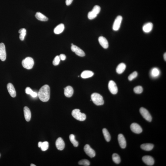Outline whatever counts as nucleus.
I'll return each instance as SVG.
<instances>
[{
  "instance_id": "412c9836",
  "label": "nucleus",
  "mask_w": 166,
  "mask_h": 166,
  "mask_svg": "<svg viewBox=\"0 0 166 166\" xmlns=\"http://www.w3.org/2000/svg\"><path fill=\"white\" fill-rule=\"evenodd\" d=\"M160 72L159 70L157 68H153L150 72L151 76L153 78H157L160 75Z\"/></svg>"
},
{
  "instance_id": "a878e982",
  "label": "nucleus",
  "mask_w": 166,
  "mask_h": 166,
  "mask_svg": "<svg viewBox=\"0 0 166 166\" xmlns=\"http://www.w3.org/2000/svg\"><path fill=\"white\" fill-rule=\"evenodd\" d=\"M37 19L42 21H47L48 19L46 16L40 12H37L35 15Z\"/></svg>"
},
{
  "instance_id": "aec40b11",
  "label": "nucleus",
  "mask_w": 166,
  "mask_h": 166,
  "mask_svg": "<svg viewBox=\"0 0 166 166\" xmlns=\"http://www.w3.org/2000/svg\"><path fill=\"white\" fill-rule=\"evenodd\" d=\"M24 111L25 118L27 121L29 122L31 118L30 110L27 107L25 106L24 107Z\"/></svg>"
},
{
  "instance_id": "c9c22d12",
  "label": "nucleus",
  "mask_w": 166,
  "mask_h": 166,
  "mask_svg": "<svg viewBox=\"0 0 166 166\" xmlns=\"http://www.w3.org/2000/svg\"><path fill=\"white\" fill-rule=\"evenodd\" d=\"M138 75V73L136 71H134L129 76L128 79L130 81H132L136 77H137Z\"/></svg>"
},
{
  "instance_id": "473e14b6",
  "label": "nucleus",
  "mask_w": 166,
  "mask_h": 166,
  "mask_svg": "<svg viewBox=\"0 0 166 166\" xmlns=\"http://www.w3.org/2000/svg\"><path fill=\"white\" fill-rule=\"evenodd\" d=\"M134 92L136 94H140L142 93L143 91V89L142 86H138L136 87L133 89Z\"/></svg>"
},
{
  "instance_id": "b1692460",
  "label": "nucleus",
  "mask_w": 166,
  "mask_h": 166,
  "mask_svg": "<svg viewBox=\"0 0 166 166\" xmlns=\"http://www.w3.org/2000/svg\"><path fill=\"white\" fill-rule=\"evenodd\" d=\"M65 28L64 25L60 24L55 28L54 29V32L56 34H59L62 33Z\"/></svg>"
},
{
  "instance_id": "4be33fe9",
  "label": "nucleus",
  "mask_w": 166,
  "mask_h": 166,
  "mask_svg": "<svg viewBox=\"0 0 166 166\" xmlns=\"http://www.w3.org/2000/svg\"><path fill=\"white\" fill-rule=\"evenodd\" d=\"M94 75V73L90 71H85L82 72L81 76L82 78L87 79L93 76Z\"/></svg>"
},
{
  "instance_id": "cd10ccee",
  "label": "nucleus",
  "mask_w": 166,
  "mask_h": 166,
  "mask_svg": "<svg viewBox=\"0 0 166 166\" xmlns=\"http://www.w3.org/2000/svg\"><path fill=\"white\" fill-rule=\"evenodd\" d=\"M25 91L26 94H30L32 97H35L37 96V93L34 92L30 87H28L26 88Z\"/></svg>"
},
{
  "instance_id": "c85d7f7f",
  "label": "nucleus",
  "mask_w": 166,
  "mask_h": 166,
  "mask_svg": "<svg viewBox=\"0 0 166 166\" xmlns=\"http://www.w3.org/2000/svg\"><path fill=\"white\" fill-rule=\"evenodd\" d=\"M18 33L20 34L19 38L20 40L23 41L26 35V30L25 28L20 29L18 31Z\"/></svg>"
},
{
  "instance_id": "0eeeda50",
  "label": "nucleus",
  "mask_w": 166,
  "mask_h": 166,
  "mask_svg": "<svg viewBox=\"0 0 166 166\" xmlns=\"http://www.w3.org/2000/svg\"><path fill=\"white\" fill-rule=\"evenodd\" d=\"M122 20V17L121 16H118L115 20L113 26V30L117 31L120 29Z\"/></svg>"
},
{
  "instance_id": "f257e3e1",
  "label": "nucleus",
  "mask_w": 166,
  "mask_h": 166,
  "mask_svg": "<svg viewBox=\"0 0 166 166\" xmlns=\"http://www.w3.org/2000/svg\"><path fill=\"white\" fill-rule=\"evenodd\" d=\"M50 89L48 85H44L38 91L39 98L43 102H47L50 98Z\"/></svg>"
},
{
  "instance_id": "423d86ee",
  "label": "nucleus",
  "mask_w": 166,
  "mask_h": 166,
  "mask_svg": "<svg viewBox=\"0 0 166 166\" xmlns=\"http://www.w3.org/2000/svg\"><path fill=\"white\" fill-rule=\"evenodd\" d=\"M140 112L142 117L145 120L149 122L151 121L152 120V116L148 110L144 108H141L140 109Z\"/></svg>"
},
{
  "instance_id": "2f4dec72",
  "label": "nucleus",
  "mask_w": 166,
  "mask_h": 166,
  "mask_svg": "<svg viewBox=\"0 0 166 166\" xmlns=\"http://www.w3.org/2000/svg\"><path fill=\"white\" fill-rule=\"evenodd\" d=\"M49 147V143L46 141L42 142L40 148L43 151H45L47 150Z\"/></svg>"
},
{
  "instance_id": "a19ab883",
  "label": "nucleus",
  "mask_w": 166,
  "mask_h": 166,
  "mask_svg": "<svg viewBox=\"0 0 166 166\" xmlns=\"http://www.w3.org/2000/svg\"><path fill=\"white\" fill-rule=\"evenodd\" d=\"M30 165L31 166H36L35 165H34V164H31Z\"/></svg>"
},
{
  "instance_id": "ea45409f",
  "label": "nucleus",
  "mask_w": 166,
  "mask_h": 166,
  "mask_svg": "<svg viewBox=\"0 0 166 166\" xmlns=\"http://www.w3.org/2000/svg\"><path fill=\"white\" fill-rule=\"evenodd\" d=\"M164 60H165V61H166V53H164Z\"/></svg>"
},
{
  "instance_id": "7ed1b4c3",
  "label": "nucleus",
  "mask_w": 166,
  "mask_h": 166,
  "mask_svg": "<svg viewBox=\"0 0 166 166\" xmlns=\"http://www.w3.org/2000/svg\"><path fill=\"white\" fill-rule=\"evenodd\" d=\"M72 115L74 118L80 121H83L86 120V116L84 113L80 112L79 109H74L72 111Z\"/></svg>"
},
{
  "instance_id": "4468645a",
  "label": "nucleus",
  "mask_w": 166,
  "mask_h": 166,
  "mask_svg": "<svg viewBox=\"0 0 166 166\" xmlns=\"http://www.w3.org/2000/svg\"><path fill=\"white\" fill-rule=\"evenodd\" d=\"M55 145L57 149L59 150H63L65 148L64 141L61 138H59L57 139L56 141Z\"/></svg>"
},
{
  "instance_id": "6ab92c4d",
  "label": "nucleus",
  "mask_w": 166,
  "mask_h": 166,
  "mask_svg": "<svg viewBox=\"0 0 166 166\" xmlns=\"http://www.w3.org/2000/svg\"><path fill=\"white\" fill-rule=\"evenodd\" d=\"M64 94L67 97H70L72 96L74 93V90L72 87L68 86L64 89Z\"/></svg>"
},
{
  "instance_id": "1a4fd4ad",
  "label": "nucleus",
  "mask_w": 166,
  "mask_h": 166,
  "mask_svg": "<svg viewBox=\"0 0 166 166\" xmlns=\"http://www.w3.org/2000/svg\"><path fill=\"white\" fill-rule=\"evenodd\" d=\"M71 50L79 56L84 57L85 55V52L83 50L72 43L71 44Z\"/></svg>"
},
{
  "instance_id": "9b49d317",
  "label": "nucleus",
  "mask_w": 166,
  "mask_h": 166,
  "mask_svg": "<svg viewBox=\"0 0 166 166\" xmlns=\"http://www.w3.org/2000/svg\"><path fill=\"white\" fill-rule=\"evenodd\" d=\"M6 58V53L5 46L4 43H0V59L2 61H5Z\"/></svg>"
},
{
  "instance_id": "c756f323",
  "label": "nucleus",
  "mask_w": 166,
  "mask_h": 166,
  "mask_svg": "<svg viewBox=\"0 0 166 166\" xmlns=\"http://www.w3.org/2000/svg\"><path fill=\"white\" fill-rule=\"evenodd\" d=\"M70 140L71 142L72 143L73 145L75 147H78L79 143L75 139V136L73 134H71L69 136Z\"/></svg>"
},
{
  "instance_id": "f8f14e48",
  "label": "nucleus",
  "mask_w": 166,
  "mask_h": 166,
  "mask_svg": "<svg viewBox=\"0 0 166 166\" xmlns=\"http://www.w3.org/2000/svg\"><path fill=\"white\" fill-rule=\"evenodd\" d=\"M131 131L135 133L139 134L142 132V130L140 125L138 124L133 123L131 125Z\"/></svg>"
},
{
  "instance_id": "e433bc0d",
  "label": "nucleus",
  "mask_w": 166,
  "mask_h": 166,
  "mask_svg": "<svg viewBox=\"0 0 166 166\" xmlns=\"http://www.w3.org/2000/svg\"><path fill=\"white\" fill-rule=\"evenodd\" d=\"M60 60L64 61L66 58V56L63 54H60L59 56Z\"/></svg>"
},
{
  "instance_id": "f03ea898",
  "label": "nucleus",
  "mask_w": 166,
  "mask_h": 166,
  "mask_svg": "<svg viewBox=\"0 0 166 166\" xmlns=\"http://www.w3.org/2000/svg\"><path fill=\"white\" fill-rule=\"evenodd\" d=\"M91 99L94 104L97 105H103L104 103L103 97L100 94L94 93L91 95Z\"/></svg>"
},
{
  "instance_id": "dca6fc26",
  "label": "nucleus",
  "mask_w": 166,
  "mask_h": 166,
  "mask_svg": "<svg viewBox=\"0 0 166 166\" xmlns=\"http://www.w3.org/2000/svg\"><path fill=\"white\" fill-rule=\"evenodd\" d=\"M8 91L11 96L15 97L16 96V91L13 85L11 83H8L7 86Z\"/></svg>"
},
{
  "instance_id": "9d476101",
  "label": "nucleus",
  "mask_w": 166,
  "mask_h": 166,
  "mask_svg": "<svg viewBox=\"0 0 166 166\" xmlns=\"http://www.w3.org/2000/svg\"><path fill=\"white\" fill-rule=\"evenodd\" d=\"M84 150L86 154L91 158H93L95 156V151L91 148L89 145L87 144L85 146Z\"/></svg>"
},
{
  "instance_id": "ddd939ff",
  "label": "nucleus",
  "mask_w": 166,
  "mask_h": 166,
  "mask_svg": "<svg viewBox=\"0 0 166 166\" xmlns=\"http://www.w3.org/2000/svg\"><path fill=\"white\" fill-rule=\"evenodd\" d=\"M142 161L147 165L152 166L154 164V161L153 158L150 156H145L142 158Z\"/></svg>"
},
{
  "instance_id": "f3484780",
  "label": "nucleus",
  "mask_w": 166,
  "mask_h": 166,
  "mask_svg": "<svg viewBox=\"0 0 166 166\" xmlns=\"http://www.w3.org/2000/svg\"><path fill=\"white\" fill-rule=\"evenodd\" d=\"M153 25L152 23L150 22L146 23L142 27V30L145 33H149L152 30Z\"/></svg>"
},
{
  "instance_id": "79ce46f5",
  "label": "nucleus",
  "mask_w": 166,
  "mask_h": 166,
  "mask_svg": "<svg viewBox=\"0 0 166 166\" xmlns=\"http://www.w3.org/2000/svg\"><path fill=\"white\" fill-rule=\"evenodd\" d=\"M0 157H1V154H0Z\"/></svg>"
},
{
  "instance_id": "4c0bfd02",
  "label": "nucleus",
  "mask_w": 166,
  "mask_h": 166,
  "mask_svg": "<svg viewBox=\"0 0 166 166\" xmlns=\"http://www.w3.org/2000/svg\"><path fill=\"white\" fill-rule=\"evenodd\" d=\"M73 0H66V3L67 5L69 6L71 4Z\"/></svg>"
},
{
  "instance_id": "6e6552de",
  "label": "nucleus",
  "mask_w": 166,
  "mask_h": 166,
  "mask_svg": "<svg viewBox=\"0 0 166 166\" xmlns=\"http://www.w3.org/2000/svg\"><path fill=\"white\" fill-rule=\"evenodd\" d=\"M108 88L110 92L113 94H117L118 92V88L115 82L113 80H111L108 84Z\"/></svg>"
},
{
  "instance_id": "39448f33",
  "label": "nucleus",
  "mask_w": 166,
  "mask_h": 166,
  "mask_svg": "<svg viewBox=\"0 0 166 166\" xmlns=\"http://www.w3.org/2000/svg\"><path fill=\"white\" fill-rule=\"evenodd\" d=\"M101 11V7L100 6L96 5L94 6L92 11L88 13V17L89 19H94L100 13Z\"/></svg>"
},
{
  "instance_id": "58836bf2",
  "label": "nucleus",
  "mask_w": 166,
  "mask_h": 166,
  "mask_svg": "<svg viewBox=\"0 0 166 166\" xmlns=\"http://www.w3.org/2000/svg\"><path fill=\"white\" fill-rule=\"evenodd\" d=\"M42 143V142H40L38 143V146L39 148L41 147Z\"/></svg>"
},
{
  "instance_id": "2eb2a0df",
  "label": "nucleus",
  "mask_w": 166,
  "mask_h": 166,
  "mask_svg": "<svg viewBox=\"0 0 166 166\" xmlns=\"http://www.w3.org/2000/svg\"><path fill=\"white\" fill-rule=\"evenodd\" d=\"M118 140L121 148L122 149L125 148L126 147V143L123 135L122 134H119L118 136Z\"/></svg>"
},
{
  "instance_id": "7c9ffc66",
  "label": "nucleus",
  "mask_w": 166,
  "mask_h": 166,
  "mask_svg": "<svg viewBox=\"0 0 166 166\" xmlns=\"http://www.w3.org/2000/svg\"><path fill=\"white\" fill-rule=\"evenodd\" d=\"M112 158L113 161L116 164H119L121 162L120 156L117 153H114L112 155Z\"/></svg>"
},
{
  "instance_id": "393cba45",
  "label": "nucleus",
  "mask_w": 166,
  "mask_h": 166,
  "mask_svg": "<svg viewBox=\"0 0 166 166\" xmlns=\"http://www.w3.org/2000/svg\"><path fill=\"white\" fill-rule=\"evenodd\" d=\"M154 145L151 143H146L142 144L141 148L142 149L147 151H149L153 149Z\"/></svg>"
},
{
  "instance_id": "72a5a7b5",
  "label": "nucleus",
  "mask_w": 166,
  "mask_h": 166,
  "mask_svg": "<svg viewBox=\"0 0 166 166\" xmlns=\"http://www.w3.org/2000/svg\"><path fill=\"white\" fill-rule=\"evenodd\" d=\"M79 164L81 165L88 166L90 165V162L87 160L83 159L79 161Z\"/></svg>"
},
{
  "instance_id": "a211bd4d",
  "label": "nucleus",
  "mask_w": 166,
  "mask_h": 166,
  "mask_svg": "<svg viewBox=\"0 0 166 166\" xmlns=\"http://www.w3.org/2000/svg\"><path fill=\"white\" fill-rule=\"evenodd\" d=\"M99 43L104 48L107 49L109 47V43L106 39L103 36H100L98 39Z\"/></svg>"
},
{
  "instance_id": "f704fd0d",
  "label": "nucleus",
  "mask_w": 166,
  "mask_h": 166,
  "mask_svg": "<svg viewBox=\"0 0 166 166\" xmlns=\"http://www.w3.org/2000/svg\"><path fill=\"white\" fill-rule=\"evenodd\" d=\"M60 61V59L59 56H57L54 58L53 61V64L54 66H57L59 64Z\"/></svg>"
},
{
  "instance_id": "5701e85b",
  "label": "nucleus",
  "mask_w": 166,
  "mask_h": 166,
  "mask_svg": "<svg viewBox=\"0 0 166 166\" xmlns=\"http://www.w3.org/2000/svg\"><path fill=\"white\" fill-rule=\"evenodd\" d=\"M126 65L123 63H120L118 66L116 71L117 73L121 74L125 71L126 68Z\"/></svg>"
},
{
  "instance_id": "20e7f679",
  "label": "nucleus",
  "mask_w": 166,
  "mask_h": 166,
  "mask_svg": "<svg viewBox=\"0 0 166 166\" xmlns=\"http://www.w3.org/2000/svg\"><path fill=\"white\" fill-rule=\"evenodd\" d=\"M34 64V60L31 57H27L23 60L22 65L23 67L27 69H31L33 68Z\"/></svg>"
},
{
  "instance_id": "bb28decb",
  "label": "nucleus",
  "mask_w": 166,
  "mask_h": 166,
  "mask_svg": "<svg viewBox=\"0 0 166 166\" xmlns=\"http://www.w3.org/2000/svg\"><path fill=\"white\" fill-rule=\"evenodd\" d=\"M102 132L105 140L107 142H110L111 139V136L108 130L104 128L102 130Z\"/></svg>"
}]
</instances>
